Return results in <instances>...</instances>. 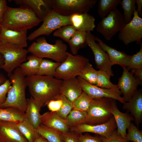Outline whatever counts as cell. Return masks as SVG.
<instances>
[{"label":"cell","instance_id":"5b68a950","mask_svg":"<svg viewBox=\"0 0 142 142\" xmlns=\"http://www.w3.org/2000/svg\"><path fill=\"white\" fill-rule=\"evenodd\" d=\"M27 50L20 46L7 43H0V53L3 56L4 63L1 69L8 74L13 72L26 61Z\"/></svg>","mask_w":142,"mask_h":142},{"label":"cell","instance_id":"4316f807","mask_svg":"<svg viewBox=\"0 0 142 142\" xmlns=\"http://www.w3.org/2000/svg\"><path fill=\"white\" fill-rule=\"evenodd\" d=\"M25 113L13 108H0V121L18 123L25 118Z\"/></svg>","mask_w":142,"mask_h":142},{"label":"cell","instance_id":"603a6c76","mask_svg":"<svg viewBox=\"0 0 142 142\" xmlns=\"http://www.w3.org/2000/svg\"><path fill=\"white\" fill-rule=\"evenodd\" d=\"M40 121L44 126L62 133L70 131L65 120L55 112L48 111L41 115Z\"/></svg>","mask_w":142,"mask_h":142},{"label":"cell","instance_id":"44dd1931","mask_svg":"<svg viewBox=\"0 0 142 142\" xmlns=\"http://www.w3.org/2000/svg\"><path fill=\"white\" fill-rule=\"evenodd\" d=\"M83 92L77 77L62 80L60 93L71 103H73Z\"/></svg>","mask_w":142,"mask_h":142},{"label":"cell","instance_id":"9f6ffc18","mask_svg":"<svg viewBox=\"0 0 142 142\" xmlns=\"http://www.w3.org/2000/svg\"><path fill=\"white\" fill-rule=\"evenodd\" d=\"M0 142H1L0 140Z\"/></svg>","mask_w":142,"mask_h":142},{"label":"cell","instance_id":"db71d44e","mask_svg":"<svg viewBox=\"0 0 142 142\" xmlns=\"http://www.w3.org/2000/svg\"><path fill=\"white\" fill-rule=\"evenodd\" d=\"M1 26H0V33H1ZM1 42V40L0 39V43Z\"/></svg>","mask_w":142,"mask_h":142},{"label":"cell","instance_id":"f546056e","mask_svg":"<svg viewBox=\"0 0 142 142\" xmlns=\"http://www.w3.org/2000/svg\"><path fill=\"white\" fill-rule=\"evenodd\" d=\"M38 134L48 142H64L62 133L41 124L36 129Z\"/></svg>","mask_w":142,"mask_h":142},{"label":"cell","instance_id":"6da1fadb","mask_svg":"<svg viewBox=\"0 0 142 142\" xmlns=\"http://www.w3.org/2000/svg\"><path fill=\"white\" fill-rule=\"evenodd\" d=\"M25 78L31 97L41 108L60 94V88L62 80L37 75L26 76Z\"/></svg>","mask_w":142,"mask_h":142},{"label":"cell","instance_id":"9a60e30c","mask_svg":"<svg viewBox=\"0 0 142 142\" xmlns=\"http://www.w3.org/2000/svg\"><path fill=\"white\" fill-rule=\"evenodd\" d=\"M121 77L119 79L118 87L123 94L125 102L129 101L137 90L138 85H141L142 81L134 76L126 68H123Z\"/></svg>","mask_w":142,"mask_h":142},{"label":"cell","instance_id":"60d3db41","mask_svg":"<svg viewBox=\"0 0 142 142\" xmlns=\"http://www.w3.org/2000/svg\"><path fill=\"white\" fill-rule=\"evenodd\" d=\"M139 50L136 54L132 55L129 65L126 68L129 71L130 69L142 68V44H140Z\"/></svg>","mask_w":142,"mask_h":142},{"label":"cell","instance_id":"f5cc1de1","mask_svg":"<svg viewBox=\"0 0 142 142\" xmlns=\"http://www.w3.org/2000/svg\"><path fill=\"white\" fill-rule=\"evenodd\" d=\"M4 63V59L2 55L0 53V68H1Z\"/></svg>","mask_w":142,"mask_h":142},{"label":"cell","instance_id":"681fc988","mask_svg":"<svg viewBox=\"0 0 142 142\" xmlns=\"http://www.w3.org/2000/svg\"><path fill=\"white\" fill-rule=\"evenodd\" d=\"M136 3L137 6V8L136 11L139 16L141 17L142 16V0H136Z\"/></svg>","mask_w":142,"mask_h":142},{"label":"cell","instance_id":"3957f363","mask_svg":"<svg viewBox=\"0 0 142 142\" xmlns=\"http://www.w3.org/2000/svg\"><path fill=\"white\" fill-rule=\"evenodd\" d=\"M8 75L11 86L5 102L0 104V108H13L25 113L27 105L25 92L27 85L26 77L19 67L8 74Z\"/></svg>","mask_w":142,"mask_h":142},{"label":"cell","instance_id":"30bf717a","mask_svg":"<svg viewBox=\"0 0 142 142\" xmlns=\"http://www.w3.org/2000/svg\"><path fill=\"white\" fill-rule=\"evenodd\" d=\"M125 24L123 14L116 8L99 22L96 30L105 39L109 40Z\"/></svg>","mask_w":142,"mask_h":142},{"label":"cell","instance_id":"7402d4cb","mask_svg":"<svg viewBox=\"0 0 142 142\" xmlns=\"http://www.w3.org/2000/svg\"><path fill=\"white\" fill-rule=\"evenodd\" d=\"M123 104L124 109L131 113L134 118L136 125L138 127L142 119L141 89L137 90L130 100Z\"/></svg>","mask_w":142,"mask_h":142},{"label":"cell","instance_id":"836d02e7","mask_svg":"<svg viewBox=\"0 0 142 142\" xmlns=\"http://www.w3.org/2000/svg\"><path fill=\"white\" fill-rule=\"evenodd\" d=\"M93 100V99L83 91L72 103L73 109L82 111H87Z\"/></svg>","mask_w":142,"mask_h":142},{"label":"cell","instance_id":"277c9868","mask_svg":"<svg viewBox=\"0 0 142 142\" xmlns=\"http://www.w3.org/2000/svg\"><path fill=\"white\" fill-rule=\"evenodd\" d=\"M67 48V45L61 40H57L55 44H52L47 42L45 37H41L33 42L27 50L32 55L61 63L66 58Z\"/></svg>","mask_w":142,"mask_h":142},{"label":"cell","instance_id":"7bdbcfd3","mask_svg":"<svg viewBox=\"0 0 142 142\" xmlns=\"http://www.w3.org/2000/svg\"><path fill=\"white\" fill-rule=\"evenodd\" d=\"M11 86V83L9 79L0 86V104L6 101L7 93Z\"/></svg>","mask_w":142,"mask_h":142},{"label":"cell","instance_id":"ba28073f","mask_svg":"<svg viewBox=\"0 0 142 142\" xmlns=\"http://www.w3.org/2000/svg\"><path fill=\"white\" fill-rule=\"evenodd\" d=\"M70 16L61 15L51 9L43 20L41 26L27 37V40H32L43 35L49 36L63 26L71 25Z\"/></svg>","mask_w":142,"mask_h":142},{"label":"cell","instance_id":"d4e9b609","mask_svg":"<svg viewBox=\"0 0 142 142\" xmlns=\"http://www.w3.org/2000/svg\"><path fill=\"white\" fill-rule=\"evenodd\" d=\"M41 109L32 97L27 99V105L25 112L26 118L36 129L41 124L40 114Z\"/></svg>","mask_w":142,"mask_h":142},{"label":"cell","instance_id":"8fae6325","mask_svg":"<svg viewBox=\"0 0 142 142\" xmlns=\"http://www.w3.org/2000/svg\"><path fill=\"white\" fill-rule=\"evenodd\" d=\"M118 38L125 45L136 42L140 44L142 38V18L135 11L131 20L119 32Z\"/></svg>","mask_w":142,"mask_h":142},{"label":"cell","instance_id":"816d5d0a","mask_svg":"<svg viewBox=\"0 0 142 142\" xmlns=\"http://www.w3.org/2000/svg\"><path fill=\"white\" fill-rule=\"evenodd\" d=\"M7 79L3 75L0 73V86L4 83Z\"/></svg>","mask_w":142,"mask_h":142},{"label":"cell","instance_id":"f35d334b","mask_svg":"<svg viewBox=\"0 0 142 142\" xmlns=\"http://www.w3.org/2000/svg\"><path fill=\"white\" fill-rule=\"evenodd\" d=\"M126 139L128 141L142 142V131L131 122L127 129Z\"/></svg>","mask_w":142,"mask_h":142},{"label":"cell","instance_id":"7a4b0ae2","mask_svg":"<svg viewBox=\"0 0 142 142\" xmlns=\"http://www.w3.org/2000/svg\"><path fill=\"white\" fill-rule=\"evenodd\" d=\"M42 21L30 8L24 6L17 8L7 6L0 25L8 29L27 31L38 26Z\"/></svg>","mask_w":142,"mask_h":142},{"label":"cell","instance_id":"ab89813d","mask_svg":"<svg viewBox=\"0 0 142 142\" xmlns=\"http://www.w3.org/2000/svg\"><path fill=\"white\" fill-rule=\"evenodd\" d=\"M59 96L63 100V103L60 109L56 113L60 117L65 120L73 109V103L63 95L60 94Z\"/></svg>","mask_w":142,"mask_h":142},{"label":"cell","instance_id":"52a82bcc","mask_svg":"<svg viewBox=\"0 0 142 142\" xmlns=\"http://www.w3.org/2000/svg\"><path fill=\"white\" fill-rule=\"evenodd\" d=\"M114 100L107 98L94 99L87 111L85 123L95 125L102 124L108 121L113 116L110 111Z\"/></svg>","mask_w":142,"mask_h":142},{"label":"cell","instance_id":"484cf974","mask_svg":"<svg viewBox=\"0 0 142 142\" xmlns=\"http://www.w3.org/2000/svg\"><path fill=\"white\" fill-rule=\"evenodd\" d=\"M43 58L33 55L27 56L26 62L22 63L19 68L25 77L37 75Z\"/></svg>","mask_w":142,"mask_h":142},{"label":"cell","instance_id":"f6af8a7d","mask_svg":"<svg viewBox=\"0 0 142 142\" xmlns=\"http://www.w3.org/2000/svg\"><path fill=\"white\" fill-rule=\"evenodd\" d=\"M99 135L103 142H128L125 139L123 138L118 133L117 130H115L110 136L108 138Z\"/></svg>","mask_w":142,"mask_h":142},{"label":"cell","instance_id":"d6986e66","mask_svg":"<svg viewBox=\"0 0 142 142\" xmlns=\"http://www.w3.org/2000/svg\"><path fill=\"white\" fill-rule=\"evenodd\" d=\"M0 140L1 142H28L14 123L3 121H0Z\"/></svg>","mask_w":142,"mask_h":142},{"label":"cell","instance_id":"83f0119b","mask_svg":"<svg viewBox=\"0 0 142 142\" xmlns=\"http://www.w3.org/2000/svg\"><path fill=\"white\" fill-rule=\"evenodd\" d=\"M15 125L19 132L28 142H34L39 135L36 129L25 118Z\"/></svg>","mask_w":142,"mask_h":142},{"label":"cell","instance_id":"ac0fdd59","mask_svg":"<svg viewBox=\"0 0 142 142\" xmlns=\"http://www.w3.org/2000/svg\"><path fill=\"white\" fill-rule=\"evenodd\" d=\"M17 5L27 6L31 8L42 21L51 9L53 2L51 0H14Z\"/></svg>","mask_w":142,"mask_h":142},{"label":"cell","instance_id":"cb8c5ba5","mask_svg":"<svg viewBox=\"0 0 142 142\" xmlns=\"http://www.w3.org/2000/svg\"><path fill=\"white\" fill-rule=\"evenodd\" d=\"M70 20L71 25L77 31L91 32L96 27L95 18L88 13L72 15L70 16Z\"/></svg>","mask_w":142,"mask_h":142},{"label":"cell","instance_id":"8992f818","mask_svg":"<svg viewBox=\"0 0 142 142\" xmlns=\"http://www.w3.org/2000/svg\"><path fill=\"white\" fill-rule=\"evenodd\" d=\"M89 61L82 55H73L67 52L65 59L58 67L54 77L62 80L76 77Z\"/></svg>","mask_w":142,"mask_h":142},{"label":"cell","instance_id":"e575fe53","mask_svg":"<svg viewBox=\"0 0 142 142\" xmlns=\"http://www.w3.org/2000/svg\"><path fill=\"white\" fill-rule=\"evenodd\" d=\"M120 4L123 11V18L125 24L132 20L136 9V0H121Z\"/></svg>","mask_w":142,"mask_h":142},{"label":"cell","instance_id":"11a10c76","mask_svg":"<svg viewBox=\"0 0 142 142\" xmlns=\"http://www.w3.org/2000/svg\"><path fill=\"white\" fill-rule=\"evenodd\" d=\"M128 142H132V141H128Z\"/></svg>","mask_w":142,"mask_h":142},{"label":"cell","instance_id":"f1b7e54d","mask_svg":"<svg viewBox=\"0 0 142 142\" xmlns=\"http://www.w3.org/2000/svg\"><path fill=\"white\" fill-rule=\"evenodd\" d=\"M67 43L72 54H77L80 49L87 45L86 33L77 31Z\"/></svg>","mask_w":142,"mask_h":142},{"label":"cell","instance_id":"d6a6232c","mask_svg":"<svg viewBox=\"0 0 142 142\" xmlns=\"http://www.w3.org/2000/svg\"><path fill=\"white\" fill-rule=\"evenodd\" d=\"M121 0H99L98 13L102 19L120 4Z\"/></svg>","mask_w":142,"mask_h":142},{"label":"cell","instance_id":"b9f144b4","mask_svg":"<svg viewBox=\"0 0 142 142\" xmlns=\"http://www.w3.org/2000/svg\"><path fill=\"white\" fill-rule=\"evenodd\" d=\"M59 95L57 98L50 100L47 103V105L50 111L57 113L60 109L63 101Z\"/></svg>","mask_w":142,"mask_h":142},{"label":"cell","instance_id":"9c48e42d","mask_svg":"<svg viewBox=\"0 0 142 142\" xmlns=\"http://www.w3.org/2000/svg\"><path fill=\"white\" fill-rule=\"evenodd\" d=\"M97 1V0H52V9L65 16L88 13Z\"/></svg>","mask_w":142,"mask_h":142},{"label":"cell","instance_id":"4fadbf2b","mask_svg":"<svg viewBox=\"0 0 142 142\" xmlns=\"http://www.w3.org/2000/svg\"><path fill=\"white\" fill-rule=\"evenodd\" d=\"M86 36L87 44L93 54L97 67L110 77L113 76L111 68L113 65L107 53L96 43L94 36L90 32L86 33Z\"/></svg>","mask_w":142,"mask_h":142},{"label":"cell","instance_id":"ffe728a7","mask_svg":"<svg viewBox=\"0 0 142 142\" xmlns=\"http://www.w3.org/2000/svg\"><path fill=\"white\" fill-rule=\"evenodd\" d=\"M1 42L9 43L24 48L27 46V31H18L6 28L0 25Z\"/></svg>","mask_w":142,"mask_h":142},{"label":"cell","instance_id":"1f68e13d","mask_svg":"<svg viewBox=\"0 0 142 142\" xmlns=\"http://www.w3.org/2000/svg\"><path fill=\"white\" fill-rule=\"evenodd\" d=\"M60 63L43 59L37 75L54 77L56 70Z\"/></svg>","mask_w":142,"mask_h":142},{"label":"cell","instance_id":"8d00e7d4","mask_svg":"<svg viewBox=\"0 0 142 142\" xmlns=\"http://www.w3.org/2000/svg\"><path fill=\"white\" fill-rule=\"evenodd\" d=\"M77 30L72 25L63 26L54 32V36L59 37L68 42L73 36Z\"/></svg>","mask_w":142,"mask_h":142},{"label":"cell","instance_id":"7c38bea8","mask_svg":"<svg viewBox=\"0 0 142 142\" xmlns=\"http://www.w3.org/2000/svg\"><path fill=\"white\" fill-rule=\"evenodd\" d=\"M77 78L83 91L92 99L107 98L118 100L123 104L125 102L118 87L110 89L102 88L88 83L79 76Z\"/></svg>","mask_w":142,"mask_h":142},{"label":"cell","instance_id":"d590c367","mask_svg":"<svg viewBox=\"0 0 142 142\" xmlns=\"http://www.w3.org/2000/svg\"><path fill=\"white\" fill-rule=\"evenodd\" d=\"M97 76L98 71L89 62L85 65L78 76L88 83L95 85Z\"/></svg>","mask_w":142,"mask_h":142},{"label":"cell","instance_id":"2e32d148","mask_svg":"<svg viewBox=\"0 0 142 142\" xmlns=\"http://www.w3.org/2000/svg\"><path fill=\"white\" fill-rule=\"evenodd\" d=\"M110 111L115 122L118 133L126 139V131L131 122L134 120L133 117L128 113H123L119 111L115 100L112 103Z\"/></svg>","mask_w":142,"mask_h":142},{"label":"cell","instance_id":"bcb514c9","mask_svg":"<svg viewBox=\"0 0 142 142\" xmlns=\"http://www.w3.org/2000/svg\"><path fill=\"white\" fill-rule=\"evenodd\" d=\"M78 133L69 131L62 133L64 142H78Z\"/></svg>","mask_w":142,"mask_h":142},{"label":"cell","instance_id":"7dc6e473","mask_svg":"<svg viewBox=\"0 0 142 142\" xmlns=\"http://www.w3.org/2000/svg\"><path fill=\"white\" fill-rule=\"evenodd\" d=\"M7 6L6 0H0V24L2 21Z\"/></svg>","mask_w":142,"mask_h":142},{"label":"cell","instance_id":"5bb4252c","mask_svg":"<svg viewBox=\"0 0 142 142\" xmlns=\"http://www.w3.org/2000/svg\"><path fill=\"white\" fill-rule=\"evenodd\" d=\"M116 128L115 122L112 116L105 123L95 125L82 124L70 129V131L78 133H93L108 138L116 130Z\"/></svg>","mask_w":142,"mask_h":142},{"label":"cell","instance_id":"c3c4849f","mask_svg":"<svg viewBox=\"0 0 142 142\" xmlns=\"http://www.w3.org/2000/svg\"><path fill=\"white\" fill-rule=\"evenodd\" d=\"M131 73L135 74V77L142 81V68H137L131 69Z\"/></svg>","mask_w":142,"mask_h":142},{"label":"cell","instance_id":"ee69618b","mask_svg":"<svg viewBox=\"0 0 142 142\" xmlns=\"http://www.w3.org/2000/svg\"><path fill=\"white\" fill-rule=\"evenodd\" d=\"M78 142H103L98 135L93 136L86 133L84 134L79 133Z\"/></svg>","mask_w":142,"mask_h":142},{"label":"cell","instance_id":"4dcf8cb0","mask_svg":"<svg viewBox=\"0 0 142 142\" xmlns=\"http://www.w3.org/2000/svg\"><path fill=\"white\" fill-rule=\"evenodd\" d=\"M87 115V111L72 109L65 119L69 129L79 124L85 123Z\"/></svg>","mask_w":142,"mask_h":142},{"label":"cell","instance_id":"e0dca14e","mask_svg":"<svg viewBox=\"0 0 142 142\" xmlns=\"http://www.w3.org/2000/svg\"><path fill=\"white\" fill-rule=\"evenodd\" d=\"M94 38L99 45L108 54L112 65L118 64L123 68H126L129 65L132 55H128L108 46L97 37L94 36Z\"/></svg>","mask_w":142,"mask_h":142},{"label":"cell","instance_id":"74e56055","mask_svg":"<svg viewBox=\"0 0 142 142\" xmlns=\"http://www.w3.org/2000/svg\"><path fill=\"white\" fill-rule=\"evenodd\" d=\"M110 77L105 72L99 70L98 71V76L95 85L101 88L106 89L117 87V85L114 84L111 82Z\"/></svg>","mask_w":142,"mask_h":142},{"label":"cell","instance_id":"f907efd6","mask_svg":"<svg viewBox=\"0 0 142 142\" xmlns=\"http://www.w3.org/2000/svg\"><path fill=\"white\" fill-rule=\"evenodd\" d=\"M34 142H48L47 140L39 135Z\"/></svg>","mask_w":142,"mask_h":142}]
</instances>
